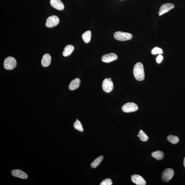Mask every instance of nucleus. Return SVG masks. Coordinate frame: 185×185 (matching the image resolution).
<instances>
[{
  "mask_svg": "<svg viewBox=\"0 0 185 185\" xmlns=\"http://www.w3.org/2000/svg\"><path fill=\"white\" fill-rule=\"evenodd\" d=\"M133 73L136 80L138 81H143L145 78V73L142 63L140 62L136 63L134 67Z\"/></svg>",
  "mask_w": 185,
  "mask_h": 185,
  "instance_id": "nucleus-1",
  "label": "nucleus"
},
{
  "mask_svg": "<svg viewBox=\"0 0 185 185\" xmlns=\"http://www.w3.org/2000/svg\"><path fill=\"white\" fill-rule=\"evenodd\" d=\"M114 37L117 40L126 41L131 40L132 38V35L128 33L117 31L114 34Z\"/></svg>",
  "mask_w": 185,
  "mask_h": 185,
  "instance_id": "nucleus-2",
  "label": "nucleus"
},
{
  "mask_svg": "<svg viewBox=\"0 0 185 185\" xmlns=\"http://www.w3.org/2000/svg\"><path fill=\"white\" fill-rule=\"evenodd\" d=\"M17 63V61L14 58L12 57H8L5 60L3 66L6 69L11 70L15 68Z\"/></svg>",
  "mask_w": 185,
  "mask_h": 185,
  "instance_id": "nucleus-3",
  "label": "nucleus"
},
{
  "mask_svg": "<svg viewBox=\"0 0 185 185\" xmlns=\"http://www.w3.org/2000/svg\"><path fill=\"white\" fill-rule=\"evenodd\" d=\"M174 175V171L171 168L164 170L162 175V179L164 182H167L171 180Z\"/></svg>",
  "mask_w": 185,
  "mask_h": 185,
  "instance_id": "nucleus-4",
  "label": "nucleus"
},
{
  "mask_svg": "<svg viewBox=\"0 0 185 185\" xmlns=\"http://www.w3.org/2000/svg\"><path fill=\"white\" fill-rule=\"evenodd\" d=\"M122 109L124 113H131L137 111L138 107L137 105L132 102L127 103L125 104L122 107Z\"/></svg>",
  "mask_w": 185,
  "mask_h": 185,
  "instance_id": "nucleus-5",
  "label": "nucleus"
},
{
  "mask_svg": "<svg viewBox=\"0 0 185 185\" xmlns=\"http://www.w3.org/2000/svg\"><path fill=\"white\" fill-rule=\"evenodd\" d=\"M102 88L106 93H110L113 90V82L109 78H106L102 82Z\"/></svg>",
  "mask_w": 185,
  "mask_h": 185,
  "instance_id": "nucleus-6",
  "label": "nucleus"
},
{
  "mask_svg": "<svg viewBox=\"0 0 185 185\" xmlns=\"http://www.w3.org/2000/svg\"><path fill=\"white\" fill-rule=\"evenodd\" d=\"M59 22V19L57 16L53 15L48 17L46 20V26L49 28L56 26Z\"/></svg>",
  "mask_w": 185,
  "mask_h": 185,
  "instance_id": "nucleus-7",
  "label": "nucleus"
},
{
  "mask_svg": "<svg viewBox=\"0 0 185 185\" xmlns=\"http://www.w3.org/2000/svg\"><path fill=\"white\" fill-rule=\"evenodd\" d=\"M118 56L116 54L111 53L103 56L102 58V61L104 63H109L116 60Z\"/></svg>",
  "mask_w": 185,
  "mask_h": 185,
  "instance_id": "nucleus-8",
  "label": "nucleus"
},
{
  "mask_svg": "<svg viewBox=\"0 0 185 185\" xmlns=\"http://www.w3.org/2000/svg\"><path fill=\"white\" fill-rule=\"evenodd\" d=\"M131 180L133 182L137 185H145L146 182L142 177L137 175H134L131 176Z\"/></svg>",
  "mask_w": 185,
  "mask_h": 185,
  "instance_id": "nucleus-9",
  "label": "nucleus"
},
{
  "mask_svg": "<svg viewBox=\"0 0 185 185\" xmlns=\"http://www.w3.org/2000/svg\"><path fill=\"white\" fill-rule=\"evenodd\" d=\"M174 7V5L171 3H167L162 5L160 7L159 14L160 16L162 15L164 13L168 12Z\"/></svg>",
  "mask_w": 185,
  "mask_h": 185,
  "instance_id": "nucleus-10",
  "label": "nucleus"
},
{
  "mask_svg": "<svg viewBox=\"0 0 185 185\" xmlns=\"http://www.w3.org/2000/svg\"><path fill=\"white\" fill-rule=\"evenodd\" d=\"M50 5L54 8L62 10L64 9V6L61 0H50Z\"/></svg>",
  "mask_w": 185,
  "mask_h": 185,
  "instance_id": "nucleus-11",
  "label": "nucleus"
},
{
  "mask_svg": "<svg viewBox=\"0 0 185 185\" xmlns=\"http://www.w3.org/2000/svg\"><path fill=\"white\" fill-rule=\"evenodd\" d=\"M12 175L14 177H19L22 179H27L28 177V175L27 173L20 170H13L12 171Z\"/></svg>",
  "mask_w": 185,
  "mask_h": 185,
  "instance_id": "nucleus-12",
  "label": "nucleus"
},
{
  "mask_svg": "<svg viewBox=\"0 0 185 185\" xmlns=\"http://www.w3.org/2000/svg\"><path fill=\"white\" fill-rule=\"evenodd\" d=\"M51 56L48 54H46L42 58L41 64L44 67H47L49 66L51 63Z\"/></svg>",
  "mask_w": 185,
  "mask_h": 185,
  "instance_id": "nucleus-13",
  "label": "nucleus"
},
{
  "mask_svg": "<svg viewBox=\"0 0 185 185\" xmlns=\"http://www.w3.org/2000/svg\"><path fill=\"white\" fill-rule=\"evenodd\" d=\"M80 82V80L78 78H76L73 80L69 85V89L72 91L75 90L79 87Z\"/></svg>",
  "mask_w": 185,
  "mask_h": 185,
  "instance_id": "nucleus-14",
  "label": "nucleus"
},
{
  "mask_svg": "<svg viewBox=\"0 0 185 185\" xmlns=\"http://www.w3.org/2000/svg\"><path fill=\"white\" fill-rule=\"evenodd\" d=\"M74 50V46L71 45H69L65 48L63 53V55L65 57L68 56L72 54Z\"/></svg>",
  "mask_w": 185,
  "mask_h": 185,
  "instance_id": "nucleus-15",
  "label": "nucleus"
},
{
  "mask_svg": "<svg viewBox=\"0 0 185 185\" xmlns=\"http://www.w3.org/2000/svg\"><path fill=\"white\" fill-rule=\"evenodd\" d=\"M152 156L153 157L156 159L160 160L164 157V154L163 152L160 151H157L152 153Z\"/></svg>",
  "mask_w": 185,
  "mask_h": 185,
  "instance_id": "nucleus-16",
  "label": "nucleus"
},
{
  "mask_svg": "<svg viewBox=\"0 0 185 185\" xmlns=\"http://www.w3.org/2000/svg\"><path fill=\"white\" fill-rule=\"evenodd\" d=\"M103 158L104 157L102 156H99L98 157L96 158L91 163V168H94L98 167L102 161Z\"/></svg>",
  "mask_w": 185,
  "mask_h": 185,
  "instance_id": "nucleus-17",
  "label": "nucleus"
},
{
  "mask_svg": "<svg viewBox=\"0 0 185 185\" xmlns=\"http://www.w3.org/2000/svg\"><path fill=\"white\" fill-rule=\"evenodd\" d=\"M91 32L90 31H87L84 33L82 35V38L84 42L86 43H89L91 41Z\"/></svg>",
  "mask_w": 185,
  "mask_h": 185,
  "instance_id": "nucleus-18",
  "label": "nucleus"
},
{
  "mask_svg": "<svg viewBox=\"0 0 185 185\" xmlns=\"http://www.w3.org/2000/svg\"><path fill=\"white\" fill-rule=\"evenodd\" d=\"M139 138L141 141L146 142L149 139L148 136L142 130H140L139 133Z\"/></svg>",
  "mask_w": 185,
  "mask_h": 185,
  "instance_id": "nucleus-19",
  "label": "nucleus"
},
{
  "mask_svg": "<svg viewBox=\"0 0 185 185\" xmlns=\"http://www.w3.org/2000/svg\"><path fill=\"white\" fill-rule=\"evenodd\" d=\"M167 140L173 144L178 143L179 142V139L176 136L169 135L168 136Z\"/></svg>",
  "mask_w": 185,
  "mask_h": 185,
  "instance_id": "nucleus-20",
  "label": "nucleus"
},
{
  "mask_svg": "<svg viewBox=\"0 0 185 185\" xmlns=\"http://www.w3.org/2000/svg\"><path fill=\"white\" fill-rule=\"evenodd\" d=\"M74 127L77 130L80 131L82 132L83 131V129L81 123V122L78 120H76V121L74 122Z\"/></svg>",
  "mask_w": 185,
  "mask_h": 185,
  "instance_id": "nucleus-21",
  "label": "nucleus"
},
{
  "mask_svg": "<svg viewBox=\"0 0 185 185\" xmlns=\"http://www.w3.org/2000/svg\"><path fill=\"white\" fill-rule=\"evenodd\" d=\"M151 52L153 55H156L157 54H161L163 53L162 49L158 47H155L153 48Z\"/></svg>",
  "mask_w": 185,
  "mask_h": 185,
  "instance_id": "nucleus-22",
  "label": "nucleus"
},
{
  "mask_svg": "<svg viewBox=\"0 0 185 185\" xmlns=\"http://www.w3.org/2000/svg\"><path fill=\"white\" fill-rule=\"evenodd\" d=\"M113 184V182L111 179L107 178L103 180L101 182L100 185H111Z\"/></svg>",
  "mask_w": 185,
  "mask_h": 185,
  "instance_id": "nucleus-23",
  "label": "nucleus"
},
{
  "mask_svg": "<svg viewBox=\"0 0 185 185\" xmlns=\"http://www.w3.org/2000/svg\"><path fill=\"white\" fill-rule=\"evenodd\" d=\"M163 59V57L162 55H159L156 58V61L157 63H160L161 62Z\"/></svg>",
  "mask_w": 185,
  "mask_h": 185,
  "instance_id": "nucleus-24",
  "label": "nucleus"
},
{
  "mask_svg": "<svg viewBox=\"0 0 185 185\" xmlns=\"http://www.w3.org/2000/svg\"><path fill=\"white\" fill-rule=\"evenodd\" d=\"M184 167L185 168V157L184 158Z\"/></svg>",
  "mask_w": 185,
  "mask_h": 185,
  "instance_id": "nucleus-25",
  "label": "nucleus"
},
{
  "mask_svg": "<svg viewBox=\"0 0 185 185\" xmlns=\"http://www.w3.org/2000/svg\"><path fill=\"white\" fill-rule=\"evenodd\" d=\"M137 136H138V137H139V135H137Z\"/></svg>",
  "mask_w": 185,
  "mask_h": 185,
  "instance_id": "nucleus-26",
  "label": "nucleus"
},
{
  "mask_svg": "<svg viewBox=\"0 0 185 185\" xmlns=\"http://www.w3.org/2000/svg\"><path fill=\"white\" fill-rule=\"evenodd\" d=\"M109 78V79H110V80H111V78Z\"/></svg>",
  "mask_w": 185,
  "mask_h": 185,
  "instance_id": "nucleus-27",
  "label": "nucleus"
}]
</instances>
